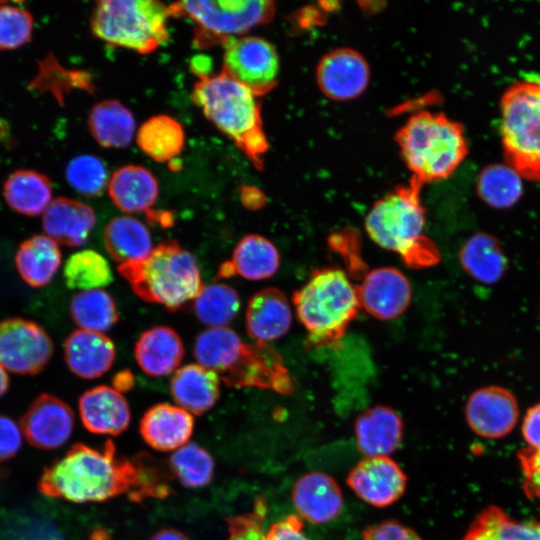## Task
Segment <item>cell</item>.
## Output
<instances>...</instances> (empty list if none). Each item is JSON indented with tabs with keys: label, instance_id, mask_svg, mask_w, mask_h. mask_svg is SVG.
<instances>
[{
	"label": "cell",
	"instance_id": "cell-53",
	"mask_svg": "<svg viewBox=\"0 0 540 540\" xmlns=\"http://www.w3.org/2000/svg\"><path fill=\"white\" fill-rule=\"evenodd\" d=\"M9 378L6 369L0 364V397L7 391Z\"/></svg>",
	"mask_w": 540,
	"mask_h": 540
},
{
	"label": "cell",
	"instance_id": "cell-17",
	"mask_svg": "<svg viewBox=\"0 0 540 540\" xmlns=\"http://www.w3.org/2000/svg\"><path fill=\"white\" fill-rule=\"evenodd\" d=\"M20 426L26 439L34 447L55 449L70 438L74 427V413L61 399L43 393L23 414Z\"/></svg>",
	"mask_w": 540,
	"mask_h": 540
},
{
	"label": "cell",
	"instance_id": "cell-3",
	"mask_svg": "<svg viewBox=\"0 0 540 540\" xmlns=\"http://www.w3.org/2000/svg\"><path fill=\"white\" fill-rule=\"evenodd\" d=\"M257 96L222 71L199 78L192 99L204 116L228 136L257 168L268 150Z\"/></svg>",
	"mask_w": 540,
	"mask_h": 540
},
{
	"label": "cell",
	"instance_id": "cell-9",
	"mask_svg": "<svg viewBox=\"0 0 540 540\" xmlns=\"http://www.w3.org/2000/svg\"><path fill=\"white\" fill-rule=\"evenodd\" d=\"M170 15L188 18L194 25L193 43L208 48L238 38L268 23L275 4L265 0H195L169 5Z\"/></svg>",
	"mask_w": 540,
	"mask_h": 540
},
{
	"label": "cell",
	"instance_id": "cell-16",
	"mask_svg": "<svg viewBox=\"0 0 540 540\" xmlns=\"http://www.w3.org/2000/svg\"><path fill=\"white\" fill-rule=\"evenodd\" d=\"M360 306L379 320L403 314L412 298L411 284L401 270L383 266L367 271L356 286Z\"/></svg>",
	"mask_w": 540,
	"mask_h": 540
},
{
	"label": "cell",
	"instance_id": "cell-43",
	"mask_svg": "<svg viewBox=\"0 0 540 540\" xmlns=\"http://www.w3.org/2000/svg\"><path fill=\"white\" fill-rule=\"evenodd\" d=\"M32 14L21 6L0 3V50H14L32 37Z\"/></svg>",
	"mask_w": 540,
	"mask_h": 540
},
{
	"label": "cell",
	"instance_id": "cell-25",
	"mask_svg": "<svg viewBox=\"0 0 540 540\" xmlns=\"http://www.w3.org/2000/svg\"><path fill=\"white\" fill-rule=\"evenodd\" d=\"M279 266L276 246L261 235L248 234L235 246L231 260L220 265L218 277L239 275L247 280H264L272 277Z\"/></svg>",
	"mask_w": 540,
	"mask_h": 540
},
{
	"label": "cell",
	"instance_id": "cell-14",
	"mask_svg": "<svg viewBox=\"0 0 540 540\" xmlns=\"http://www.w3.org/2000/svg\"><path fill=\"white\" fill-rule=\"evenodd\" d=\"M370 81L365 57L352 48L327 52L316 67V82L322 93L334 101H349L362 95Z\"/></svg>",
	"mask_w": 540,
	"mask_h": 540
},
{
	"label": "cell",
	"instance_id": "cell-12",
	"mask_svg": "<svg viewBox=\"0 0 540 540\" xmlns=\"http://www.w3.org/2000/svg\"><path fill=\"white\" fill-rule=\"evenodd\" d=\"M220 378L231 388L256 387L283 395L294 390L283 358L268 343L243 342L232 365Z\"/></svg>",
	"mask_w": 540,
	"mask_h": 540
},
{
	"label": "cell",
	"instance_id": "cell-18",
	"mask_svg": "<svg viewBox=\"0 0 540 540\" xmlns=\"http://www.w3.org/2000/svg\"><path fill=\"white\" fill-rule=\"evenodd\" d=\"M292 503L297 515L312 524H325L339 516L343 494L337 482L323 472L302 475L292 489Z\"/></svg>",
	"mask_w": 540,
	"mask_h": 540
},
{
	"label": "cell",
	"instance_id": "cell-29",
	"mask_svg": "<svg viewBox=\"0 0 540 540\" xmlns=\"http://www.w3.org/2000/svg\"><path fill=\"white\" fill-rule=\"evenodd\" d=\"M459 260L468 276L483 284L500 281L508 267L499 240L486 232L474 233L462 244Z\"/></svg>",
	"mask_w": 540,
	"mask_h": 540
},
{
	"label": "cell",
	"instance_id": "cell-4",
	"mask_svg": "<svg viewBox=\"0 0 540 540\" xmlns=\"http://www.w3.org/2000/svg\"><path fill=\"white\" fill-rule=\"evenodd\" d=\"M395 138L412 178L422 184L449 177L468 154L462 125L444 113L412 114Z\"/></svg>",
	"mask_w": 540,
	"mask_h": 540
},
{
	"label": "cell",
	"instance_id": "cell-2",
	"mask_svg": "<svg viewBox=\"0 0 540 540\" xmlns=\"http://www.w3.org/2000/svg\"><path fill=\"white\" fill-rule=\"evenodd\" d=\"M422 183L411 177L378 199L365 218L368 236L380 247L400 255L406 265L425 268L440 260L436 244L423 234L426 211Z\"/></svg>",
	"mask_w": 540,
	"mask_h": 540
},
{
	"label": "cell",
	"instance_id": "cell-39",
	"mask_svg": "<svg viewBox=\"0 0 540 540\" xmlns=\"http://www.w3.org/2000/svg\"><path fill=\"white\" fill-rule=\"evenodd\" d=\"M237 291L224 283L204 286L193 300V309L198 320L209 328L227 327L240 310Z\"/></svg>",
	"mask_w": 540,
	"mask_h": 540
},
{
	"label": "cell",
	"instance_id": "cell-46",
	"mask_svg": "<svg viewBox=\"0 0 540 540\" xmlns=\"http://www.w3.org/2000/svg\"><path fill=\"white\" fill-rule=\"evenodd\" d=\"M329 243L331 248L343 258L347 265V273L352 277L362 278L367 268L360 256V246L355 234L347 232L334 234Z\"/></svg>",
	"mask_w": 540,
	"mask_h": 540
},
{
	"label": "cell",
	"instance_id": "cell-10",
	"mask_svg": "<svg viewBox=\"0 0 540 540\" xmlns=\"http://www.w3.org/2000/svg\"><path fill=\"white\" fill-rule=\"evenodd\" d=\"M222 72L263 96L277 84L280 61L275 47L257 36H242L224 45Z\"/></svg>",
	"mask_w": 540,
	"mask_h": 540
},
{
	"label": "cell",
	"instance_id": "cell-6",
	"mask_svg": "<svg viewBox=\"0 0 540 540\" xmlns=\"http://www.w3.org/2000/svg\"><path fill=\"white\" fill-rule=\"evenodd\" d=\"M119 274L142 300L176 311L203 289L194 256L177 241L158 244L143 260L120 264Z\"/></svg>",
	"mask_w": 540,
	"mask_h": 540
},
{
	"label": "cell",
	"instance_id": "cell-32",
	"mask_svg": "<svg viewBox=\"0 0 540 540\" xmlns=\"http://www.w3.org/2000/svg\"><path fill=\"white\" fill-rule=\"evenodd\" d=\"M462 540H540V521H520L490 505L477 514Z\"/></svg>",
	"mask_w": 540,
	"mask_h": 540
},
{
	"label": "cell",
	"instance_id": "cell-49",
	"mask_svg": "<svg viewBox=\"0 0 540 540\" xmlns=\"http://www.w3.org/2000/svg\"><path fill=\"white\" fill-rule=\"evenodd\" d=\"M22 443L17 424L7 416L0 415V462L12 458Z\"/></svg>",
	"mask_w": 540,
	"mask_h": 540
},
{
	"label": "cell",
	"instance_id": "cell-24",
	"mask_svg": "<svg viewBox=\"0 0 540 540\" xmlns=\"http://www.w3.org/2000/svg\"><path fill=\"white\" fill-rule=\"evenodd\" d=\"M95 224L96 215L90 206L67 197L53 199L42 217L47 236L70 247L84 245Z\"/></svg>",
	"mask_w": 540,
	"mask_h": 540
},
{
	"label": "cell",
	"instance_id": "cell-51",
	"mask_svg": "<svg viewBox=\"0 0 540 540\" xmlns=\"http://www.w3.org/2000/svg\"><path fill=\"white\" fill-rule=\"evenodd\" d=\"M113 388L118 392H126L134 385V377L131 371L122 370L118 372L112 380Z\"/></svg>",
	"mask_w": 540,
	"mask_h": 540
},
{
	"label": "cell",
	"instance_id": "cell-7",
	"mask_svg": "<svg viewBox=\"0 0 540 540\" xmlns=\"http://www.w3.org/2000/svg\"><path fill=\"white\" fill-rule=\"evenodd\" d=\"M500 132L506 162L540 182V80L511 84L500 99Z\"/></svg>",
	"mask_w": 540,
	"mask_h": 540
},
{
	"label": "cell",
	"instance_id": "cell-15",
	"mask_svg": "<svg viewBox=\"0 0 540 540\" xmlns=\"http://www.w3.org/2000/svg\"><path fill=\"white\" fill-rule=\"evenodd\" d=\"M346 483L361 500L383 508L404 495L407 477L390 457L371 456L363 458L350 470Z\"/></svg>",
	"mask_w": 540,
	"mask_h": 540
},
{
	"label": "cell",
	"instance_id": "cell-5",
	"mask_svg": "<svg viewBox=\"0 0 540 540\" xmlns=\"http://www.w3.org/2000/svg\"><path fill=\"white\" fill-rule=\"evenodd\" d=\"M292 301L308 343L314 347L338 343L361 308L356 286L336 267L314 270Z\"/></svg>",
	"mask_w": 540,
	"mask_h": 540
},
{
	"label": "cell",
	"instance_id": "cell-26",
	"mask_svg": "<svg viewBox=\"0 0 540 540\" xmlns=\"http://www.w3.org/2000/svg\"><path fill=\"white\" fill-rule=\"evenodd\" d=\"M135 359L147 375L161 377L173 372L183 360L185 348L178 333L168 326L144 331L134 348Z\"/></svg>",
	"mask_w": 540,
	"mask_h": 540
},
{
	"label": "cell",
	"instance_id": "cell-36",
	"mask_svg": "<svg viewBox=\"0 0 540 540\" xmlns=\"http://www.w3.org/2000/svg\"><path fill=\"white\" fill-rule=\"evenodd\" d=\"M70 315L82 330L103 333L119 320L113 297L103 289L76 293L70 301Z\"/></svg>",
	"mask_w": 540,
	"mask_h": 540
},
{
	"label": "cell",
	"instance_id": "cell-19",
	"mask_svg": "<svg viewBox=\"0 0 540 540\" xmlns=\"http://www.w3.org/2000/svg\"><path fill=\"white\" fill-rule=\"evenodd\" d=\"M292 323V309L286 295L267 287L248 300L245 328L255 342L268 343L284 336Z\"/></svg>",
	"mask_w": 540,
	"mask_h": 540
},
{
	"label": "cell",
	"instance_id": "cell-42",
	"mask_svg": "<svg viewBox=\"0 0 540 540\" xmlns=\"http://www.w3.org/2000/svg\"><path fill=\"white\" fill-rule=\"evenodd\" d=\"M69 185L85 196L101 195L108 186L109 176L103 161L93 155H79L66 168Z\"/></svg>",
	"mask_w": 540,
	"mask_h": 540
},
{
	"label": "cell",
	"instance_id": "cell-48",
	"mask_svg": "<svg viewBox=\"0 0 540 540\" xmlns=\"http://www.w3.org/2000/svg\"><path fill=\"white\" fill-rule=\"evenodd\" d=\"M303 520L291 514L273 522L262 540H309L305 535Z\"/></svg>",
	"mask_w": 540,
	"mask_h": 540
},
{
	"label": "cell",
	"instance_id": "cell-41",
	"mask_svg": "<svg viewBox=\"0 0 540 540\" xmlns=\"http://www.w3.org/2000/svg\"><path fill=\"white\" fill-rule=\"evenodd\" d=\"M170 472L186 488L206 486L213 478L215 464L211 455L196 443H187L169 458Z\"/></svg>",
	"mask_w": 540,
	"mask_h": 540
},
{
	"label": "cell",
	"instance_id": "cell-31",
	"mask_svg": "<svg viewBox=\"0 0 540 540\" xmlns=\"http://www.w3.org/2000/svg\"><path fill=\"white\" fill-rule=\"evenodd\" d=\"M50 179L37 171L20 169L12 172L3 185L7 205L19 214L38 216L53 201Z\"/></svg>",
	"mask_w": 540,
	"mask_h": 540
},
{
	"label": "cell",
	"instance_id": "cell-22",
	"mask_svg": "<svg viewBox=\"0 0 540 540\" xmlns=\"http://www.w3.org/2000/svg\"><path fill=\"white\" fill-rule=\"evenodd\" d=\"M194 429V419L185 409L160 403L149 408L140 421V433L153 449L176 451L188 443Z\"/></svg>",
	"mask_w": 540,
	"mask_h": 540
},
{
	"label": "cell",
	"instance_id": "cell-11",
	"mask_svg": "<svg viewBox=\"0 0 540 540\" xmlns=\"http://www.w3.org/2000/svg\"><path fill=\"white\" fill-rule=\"evenodd\" d=\"M54 344L38 323L13 317L0 322V364L21 375H36L49 363Z\"/></svg>",
	"mask_w": 540,
	"mask_h": 540
},
{
	"label": "cell",
	"instance_id": "cell-21",
	"mask_svg": "<svg viewBox=\"0 0 540 540\" xmlns=\"http://www.w3.org/2000/svg\"><path fill=\"white\" fill-rule=\"evenodd\" d=\"M403 431L400 415L391 407L383 405L365 410L354 424L357 447L366 457L393 453L402 442Z\"/></svg>",
	"mask_w": 540,
	"mask_h": 540
},
{
	"label": "cell",
	"instance_id": "cell-13",
	"mask_svg": "<svg viewBox=\"0 0 540 540\" xmlns=\"http://www.w3.org/2000/svg\"><path fill=\"white\" fill-rule=\"evenodd\" d=\"M519 418L515 395L505 387L488 385L473 391L465 405V419L469 428L486 439L508 435Z\"/></svg>",
	"mask_w": 540,
	"mask_h": 540
},
{
	"label": "cell",
	"instance_id": "cell-47",
	"mask_svg": "<svg viewBox=\"0 0 540 540\" xmlns=\"http://www.w3.org/2000/svg\"><path fill=\"white\" fill-rule=\"evenodd\" d=\"M362 540H422L418 533L398 522L384 520L366 527L362 532Z\"/></svg>",
	"mask_w": 540,
	"mask_h": 540
},
{
	"label": "cell",
	"instance_id": "cell-52",
	"mask_svg": "<svg viewBox=\"0 0 540 540\" xmlns=\"http://www.w3.org/2000/svg\"><path fill=\"white\" fill-rule=\"evenodd\" d=\"M150 540H190L184 533L173 528L158 530Z\"/></svg>",
	"mask_w": 540,
	"mask_h": 540
},
{
	"label": "cell",
	"instance_id": "cell-34",
	"mask_svg": "<svg viewBox=\"0 0 540 540\" xmlns=\"http://www.w3.org/2000/svg\"><path fill=\"white\" fill-rule=\"evenodd\" d=\"M90 132L105 148H124L135 136L136 123L131 111L114 99L93 106L88 118Z\"/></svg>",
	"mask_w": 540,
	"mask_h": 540
},
{
	"label": "cell",
	"instance_id": "cell-40",
	"mask_svg": "<svg viewBox=\"0 0 540 540\" xmlns=\"http://www.w3.org/2000/svg\"><path fill=\"white\" fill-rule=\"evenodd\" d=\"M64 279L71 289L82 291L101 289L113 280L107 260L94 250L72 254L64 266Z\"/></svg>",
	"mask_w": 540,
	"mask_h": 540
},
{
	"label": "cell",
	"instance_id": "cell-20",
	"mask_svg": "<svg viewBox=\"0 0 540 540\" xmlns=\"http://www.w3.org/2000/svg\"><path fill=\"white\" fill-rule=\"evenodd\" d=\"M78 406L84 427L95 434L116 436L130 423L127 400L113 387L100 385L85 391Z\"/></svg>",
	"mask_w": 540,
	"mask_h": 540
},
{
	"label": "cell",
	"instance_id": "cell-28",
	"mask_svg": "<svg viewBox=\"0 0 540 540\" xmlns=\"http://www.w3.org/2000/svg\"><path fill=\"white\" fill-rule=\"evenodd\" d=\"M107 188L114 205L126 213L147 212L159 195L154 174L139 165H126L114 171Z\"/></svg>",
	"mask_w": 540,
	"mask_h": 540
},
{
	"label": "cell",
	"instance_id": "cell-23",
	"mask_svg": "<svg viewBox=\"0 0 540 540\" xmlns=\"http://www.w3.org/2000/svg\"><path fill=\"white\" fill-rule=\"evenodd\" d=\"M116 350L103 333L77 329L64 342V358L70 371L84 379H95L113 365Z\"/></svg>",
	"mask_w": 540,
	"mask_h": 540
},
{
	"label": "cell",
	"instance_id": "cell-45",
	"mask_svg": "<svg viewBox=\"0 0 540 540\" xmlns=\"http://www.w3.org/2000/svg\"><path fill=\"white\" fill-rule=\"evenodd\" d=\"M525 495L540 503V449L523 447L517 452Z\"/></svg>",
	"mask_w": 540,
	"mask_h": 540
},
{
	"label": "cell",
	"instance_id": "cell-1",
	"mask_svg": "<svg viewBox=\"0 0 540 540\" xmlns=\"http://www.w3.org/2000/svg\"><path fill=\"white\" fill-rule=\"evenodd\" d=\"M37 488L45 496L73 503L103 502L127 493L132 501L163 498L166 480L146 456H120L112 441L102 449L77 443L44 468Z\"/></svg>",
	"mask_w": 540,
	"mask_h": 540
},
{
	"label": "cell",
	"instance_id": "cell-35",
	"mask_svg": "<svg viewBox=\"0 0 540 540\" xmlns=\"http://www.w3.org/2000/svg\"><path fill=\"white\" fill-rule=\"evenodd\" d=\"M139 148L157 162L173 160L185 142L181 124L168 115H156L146 120L136 133Z\"/></svg>",
	"mask_w": 540,
	"mask_h": 540
},
{
	"label": "cell",
	"instance_id": "cell-27",
	"mask_svg": "<svg viewBox=\"0 0 540 540\" xmlns=\"http://www.w3.org/2000/svg\"><path fill=\"white\" fill-rule=\"evenodd\" d=\"M170 390L177 406L202 415L218 401L220 379L217 373L200 364H188L175 371Z\"/></svg>",
	"mask_w": 540,
	"mask_h": 540
},
{
	"label": "cell",
	"instance_id": "cell-30",
	"mask_svg": "<svg viewBox=\"0 0 540 540\" xmlns=\"http://www.w3.org/2000/svg\"><path fill=\"white\" fill-rule=\"evenodd\" d=\"M61 258L56 241L47 235H34L20 244L15 263L23 281L33 288H40L56 275Z\"/></svg>",
	"mask_w": 540,
	"mask_h": 540
},
{
	"label": "cell",
	"instance_id": "cell-37",
	"mask_svg": "<svg viewBox=\"0 0 540 540\" xmlns=\"http://www.w3.org/2000/svg\"><path fill=\"white\" fill-rule=\"evenodd\" d=\"M242 344L240 336L228 327L208 328L197 335L193 352L198 364L221 376L233 363Z\"/></svg>",
	"mask_w": 540,
	"mask_h": 540
},
{
	"label": "cell",
	"instance_id": "cell-8",
	"mask_svg": "<svg viewBox=\"0 0 540 540\" xmlns=\"http://www.w3.org/2000/svg\"><path fill=\"white\" fill-rule=\"evenodd\" d=\"M169 6L152 0H102L92 12L91 28L104 42L140 54L164 44L169 33Z\"/></svg>",
	"mask_w": 540,
	"mask_h": 540
},
{
	"label": "cell",
	"instance_id": "cell-33",
	"mask_svg": "<svg viewBox=\"0 0 540 540\" xmlns=\"http://www.w3.org/2000/svg\"><path fill=\"white\" fill-rule=\"evenodd\" d=\"M103 242L110 256L120 264L146 258L153 250L148 228L131 216H119L107 223Z\"/></svg>",
	"mask_w": 540,
	"mask_h": 540
},
{
	"label": "cell",
	"instance_id": "cell-50",
	"mask_svg": "<svg viewBox=\"0 0 540 540\" xmlns=\"http://www.w3.org/2000/svg\"><path fill=\"white\" fill-rule=\"evenodd\" d=\"M521 434L527 447L540 449V402L526 411L521 425Z\"/></svg>",
	"mask_w": 540,
	"mask_h": 540
},
{
	"label": "cell",
	"instance_id": "cell-44",
	"mask_svg": "<svg viewBox=\"0 0 540 540\" xmlns=\"http://www.w3.org/2000/svg\"><path fill=\"white\" fill-rule=\"evenodd\" d=\"M267 511L266 499L258 496L250 511L227 519V540H262Z\"/></svg>",
	"mask_w": 540,
	"mask_h": 540
},
{
	"label": "cell",
	"instance_id": "cell-38",
	"mask_svg": "<svg viewBox=\"0 0 540 540\" xmlns=\"http://www.w3.org/2000/svg\"><path fill=\"white\" fill-rule=\"evenodd\" d=\"M521 178L508 164H492L480 172L476 190L479 197L490 207L510 208L523 194Z\"/></svg>",
	"mask_w": 540,
	"mask_h": 540
}]
</instances>
